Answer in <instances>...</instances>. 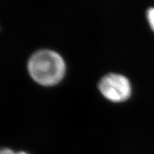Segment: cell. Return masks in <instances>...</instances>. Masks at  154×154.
Masks as SVG:
<instances>
[{
  "instance_id": "2",
  "label": "cell",
  "mask_w": 154,
  "mask_h": 154,
  "mask_svg": "<svg viewBox=\"0 0 154 154\" xmlns=\"http://www.w3.org/2000/svg\"><path fill=\"white\" fill-rule=\"evenodd\" d=\"M101 94L113 101H123L131 94V85L128 79L124 75L110 73L103 76L99 82Z\"/></svg>"
},
{
  "instance_id": "5",
  "label": "cell",
  "mask_w": 154,
  "mask_h": 154,
  "mask_svg": "<svg viewBox=\"0 0 154 154\" xmlns=\"http://www.w3.org/2000/svg\"><path fill=\"white\" fill-rule=\"evenodd\" d=\"M16 154H29V153H26V152H25V151H21L16 152Z\"/></svg>"
},
{
  "instance_id": "1",
  "label": "cell",
  "mask_w": 154,
  "mask_h": 154,
  "mask_svg": "<svg viewBox=\"0 0 154 154\" xmlns=\"http://www.w3.org/2000/svg\"><path fill=\"white\" fill-rule=\"evenodd\" d=\"M28 70L36 82L43 85H53L63 78L66 65L62 57L57 51L42 49L31 55Z\"/></svg>"
},
{
  "instance_id": "4",
  "label": "cell",
  "mask_w": 154,
  "mask_h": 154,
  "mask_svg": "<svg viewBox=\"0 0 154 154\" xmlns=\"http://www.w3.org/2000/svg\"><path fill=\"white\" fill-rule=\"evenodd\" d=\"M0 154H16V152L8 148L0 149Z\"/></svg>"
},
{
  "instance_id": "3",
  "label": "cell",
  "mask_w": 154,
  "mask_h": 154,
  "mask_svg": "<svg viewBox=\"0 0 154 154\" xmlns=\"http://www.w3.org/2000/svg\"><path fill=\"white\" fill-rule=\"evenodd\" d=\"M147 19L151 29L154 32V7H151L147 11Z\"/></svg>"
}]
</instances>
